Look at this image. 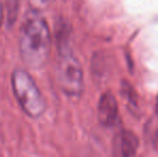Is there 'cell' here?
<instances>
[{
	"label": "cell",
	"mask_w": 158,
	"mask_h": 157,
	"mask_svg": "<svg viewBox=\"0 0 158 157\" xmlns=\"http://www.w3.org/2000/svg\"><path fill=\"white\" fill-rule=\"evenodd\" d=\"M57 81L61 90L70 97H79L84 92V74L79 59L69 52L59 53L56 68Z\"/></svg>",
	"instance_id": "3"
},
{
	"label": "cell",
	"mask_w": 158,
	"mask_h": 157,
	"mask_svg": "<svg viewBox=\"0 0 158 157\" xmlns=\"http://www.w3.org/2000/svg\"><path fill=\"white\" fill-rule=\"evenodd\" d=\"M139 139L130 130H119L112 141V157H137Z\"/></svg>",
	"instance_id": "4"
},
{
	"label": "cell",
	"mask_w": 158,
	"mask_h": 157,
	"mask_svg": "<svg viewBox=\"0 0 158 157\" xmlns=\"http://www.w3.org/2000/svg\"><path fill=\"white\" fill-rule=\"evenodd\" d=\"M98 119L104 127H113L118 123V105L112 93L106 92L100 97L98 102Z\"/></svg>",
	"instance_id": "5"
},
{
	"label": "cell",
	"mask_w": 158,
	"mask_h": 157,
	"mask_svg": "<svg viewBox=\"0 0 158 157\" xmlns=\"http://www.w3.org/2000/svg\"><path fill=\"white\" fill-rule=\"evenodd\" d=\"M52 38L46 19L40 13L26 14L19 30V48L24 63L29 67L41 68L50 56Z\"/></svg>",
	"instance_id": "1"
},
{
	"label": "cell",
	"mask_w": 158,
	"mask_h": 157,
	"mask_svg": "<svg viewBox=\"0 0 158 157\" xmlns=\"http://www.w3.org/2000/svg\"><path fill=\"white\" fill-rule=\"evenodd\" d=\"M1 22H2V6L0 3V25H1Z\"/></svg>",
	"instance_id": "9"
},
{
	"label": "cell",
	"mask_w": 158,
	"mask_h": 157,
	"mask_svg": "<svg viewBox=\"0 0 158 157\" xmlns=\"http://www.w3.org/2000/svg\"><path fill=\"white\" fill-rule=\"evenodd\" d=\"M6 6H8V24L12 25L16 19L19 3L17 1H10L6 3Z\"/></svg>",
	"instance_id": "7"
},
{
	"label": "cell",
	"mask_w": 158,
	"mask_h": 157,
	"mask_svg": "<svg viewBox=\"0 0 158 157\" xmlns=\"http://www.w3.org/2000/svg\"><path fill=\"white\" fill-rule=\"evenodd\" d=\"M122 97L131 110H135L138 108L137 94H135L132 86L127 81H124L122 84Z\"/></svg>",
	"instance_id": "6"
},
{
	"label": "cell",
	"mask_w": 158,
	"mask_h": 157,
	"mask_svg": "<svg viewBox=\"0 0 158 157\" xmlns=\"http://www.w3.org/2000/svg\"><path fill=\"white\" fill-rule=\"evenodd\" d=\"M11 84L17 102L29 118H37L43 115L46 109L45 100L26 70L15 69L11 76Z\"/></svg>",
	"instance_id": "2"
},
{
	"label": "cell",
	"mask_w": 158,
	"mask_h": 157,
	"mask_svg": "<svg viewBox=\"0 0 158 157\" xmlns=\"http://www.w3.org/2000/svg\"><path fill=\"white\" fill-rule=\"evenodd\" d=\"M155 110H156V113L158 115V96H157V99H156V105H155Z\"/></svg>",
	"instance_id": "10"
},
{
	"label": "cell",
	"mask_w": 158,
	"mask_h": 157,
	"mask_svg": "<svg viewBox=\"0 0 158 157\" xmlns=\"http://www.w3.org/2000/svg\"><path fill=\"white\" fill-rule=\"evenodd\" d=\"M153 145H154V149L158 152V129L155 131L154 137H153Z\"/></svg>",
	"instance_id": "8"
}]
</instances>
